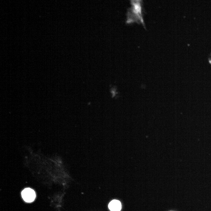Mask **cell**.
<instances>
[{
  "label": "cell",
  "instance_id": "obj_2",
  "mask_svg": "<svg viewBox=\"0 0 211 211\" xmlns=\"http://www.w3.org/2000/svg\"><path fill=\"white\" fill-rule=\"evenodd\" d=\"M21 195L24 200L28 203L33 201L36 196L35 191L29 188H25L23 190L22 192Z\"/></svg>",
  "mask_w": 211,
  "mask_h": 211
},
{
  "label": "cell",
  "instance_id": "obj_3",
  "mask_svg": "<svg viewBox=\"0 0 211 211\" xmlns=\"http://www.w3.org/2000/svg\"><path fill=\"white\" fill-rule=\"evenodd\" d=\"M110 211H120L121 209V204L118 200H113L111 201L108 205Z\"/></svg>",
  "mask_w": 211,
  "mask_h": 211
},
{
  "label": "cell",
  "instance_id": "obj_1",
  "mask_svg": "<svg viewBox=\"0 0 211 211\" xmlns=\"http://www.w3.org/2000/svg\"><path fill=\"white\" fill-rule=\"evenodd\" d=\"M131 6L127 13L126 23H130L134 22L142 23L145 26L143 17L142 0L130 1Z\"/></svg>",
  "mask_w": 211,
  "mask_h": 211
}]
</instances>
